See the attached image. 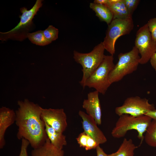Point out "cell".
<instances>
[{
	"label": "cell",
	"mask_w": 156,
	"mask_h": 156,
	"mask_svg": "<svg viewBox=\"0 0 156 156\" xmlns=\"http://www.w3.org/2000/svg\"><path fill=\"white\" fill-rule=\"evenodd\" d=\"M42 119L55 131L63 133L67 127V116L63 109L42 108Z\"/></svg>",
	"instance_id": "30bf717a"
},
{
	"label": "cell",
	"mask_w": 156,
	"mask_h": 156,
	"mask_svg": "<svg viewBox=\"0 0 156 156\" xmlns=\"http://www.w3.org/2000/svg\"><path fill=\"white\" fill-rule=\"evenodd\" d=\"M44 123L45 131L51 144L58 149L62 150L63 146L67 145L66 136Z\"/></svg>",
	"instance_id": "2e32d148"
},
{
	"label": "cell",
	"mask_w": 156,
	"mask_h": 156,
	"mask_svg": "<svg viewBox=\"0 0 156 156\" xmlns=\"http://www.w3.org/2000/svg\"><path fill=\"white\" fill-rule=\"evenodd\" d=\"M79 115L82 119L84 131L89 135L100 145L105 143L107 139L101 130L98 127L94 119L83 111L80 110Z\"/></svg>",
	"instance_id": "8fae6325"
},
{
	"label": "cell",
	"mask_w": 156,
	"mask_h": 156,
	"mask_svg": "<svg viewBox=\"0 0 156 156\" xmlns=\"http://www.w3.org/2000/svg\"><path fill=\"white\" fill-rule=\"evenodd\" d=\"M109 0H95L94 3L97 4L105 5L108 2Z\"/></svg>",
	"instance_id": "f1b7e54d"
},
{
	"label": "cell",
	"mask_w": 156,
	"mask_h": 156,
	"mask_svg": "<svg viewBox=\"0 0 156 156\" xmlns=\"http://www.w3.org/2000/svg\"><path fill=\"white\" fill-rule=\"evenodd\" d=\"M134 27L132 17L113 19L108 25L105 36L102 42L105 49L110 55H113L115 52V44L117 40L121 36L129 34Z\"/></svg>",
	"instance_id": "52a82bcc"
},
{
	"label": "cell",
	"mask_w": 156,
	"mask_h": 156,
	"mask_svg": "<svg viewBox=\"0 0 156 156\" xmlns=\"http://www.w3.org/2000/svg\"><path fill=\"white\" fill-rule=\"evenodd\" d=\"M15 122L18 126L17 137L28 140L34 149L42 146L48 138L44 122L41 117L42 107L27 99L18 101Z\"/></svg>",
	"instance_id": "6da1fadb"
},
{
	"label": "cell",
	"mask_w": 156,
	"mask_h": 156,
	"mask_svg": "<svg viewBox=\"0 0 156 156\" xmlns=\"http://www.w3.org/2000/svg\"><path fill=\"white\" fill-rule=\"evenodd\" d=\"M144 139L149 146L156 147V120L152 119L147 127Z\"/></svg>",
	"instance_id": "ffe728a7"
},
{
	"label": "cell",
	"mask_w": 156,
	"mask_h": 156,
	"mask_svg": "<svg viewBox=\"0 0 156 156\" xmlns=\"http://www.w3.org/2000/svg\"><path fill=\"white\" fill-rule=\"evenodd\" d=\"M31 156H64V152L56 148L51 143L48 138L40 147L34 149L31 152Z\"/></svg>",
	"instance_id": "9a60e30c"
},
{
	"label": "cell",
	"mask_w": 156,
	"mask_h": 156,
	"mask_svg": "<svg viewBox=\"0 0 156 156\" xmlns=\"http://www.w3.org/2000/svg\"><path fill=\"white\" fill-rule=\"evenodd\" d=\"M99 94L96 90L89 93L87 99L83 101L82 107L86 114L92 117L97 125H100L101 124L102 112Z\"/></svg>",
	"instance_id": "7c38bea8"
},
{
	"label": "cell",
	"mask_w": 156,
	"mask_h": 156,
	"mask_svg": "<svg viewBox=\"0 0 156 156\" xmlns=\"http://www.w3.org/2000/svg\"><path fill=\"white\" fill-rule=\"evenodd\" d=\"M145 115L149 116L152 119L156 120V109L149 111Z\"/></svg>",
	"instance_id": "83f0119b"
},
{
	"label": "cell",
	"mask_w": 156,
	"mask_h": 156,
	"mask_svg": "<svg viewBox=\"0 0 156 156\" xmlns=\"http://www.w3.org/2000/svg\"><path fill=\"white\" fill-rule=\"evenodd\" d=\"M147 24L153 39L156 42V17L150 19Z\"/></svg>",
	"instance_id": "cb8c5ba5"
},
{
	"label": "cell",
	"mask_w": 156,
	"mask_h": 156,
	"mask_svg": "<svg viewBox=\"0 0 156 156\" xmlns=\"http://www.w3.org/2000/svg\"><path fill=\"white\" fill-rule=\"evenodd\" d=\"M137 147L132 139L125 138L117 151L108 156H134V151Z\"/></svg>",
	"instance_id": "ac0fdd59"
},
{
	"label": "cell",
	"mask_w": 156,
	"mask_h": 156,
	"mask_svg": "<svg viewBox=\"0 0 156 156\" xmlns=\"http://www.w3.org/2000/svg\"><path fill=\"white\" fill-rule=\"evenodd\" d=\"M16 114L12 109L5 107L0 109V148L5 145L4 139L5 132L10 126L15 122Z\"/></svg>",
	"instance_id": "4fadbf2b"
},
{
	"label": "cell",
	"mask_w": 156,
	"mask_h": 156,
	"mask_svg": "<svg viewBox=\"0 0 156 156\" xmlns=\"http://www.w3.org/2000/svg\"><path fill=\"white\" fill-rule=\"evenodd\" d=\"M134 46L138 51L141 64H145L150 61L156 51V42L153 39L147 23L137 31Z\"/></svg>",
	"instance_id": "ba28073f"
},
{
	"label": "cell",
	"mask_w": 156,
	"mask_h": 156,
	"mask_svg": "<svg viewBox=\"0 0 156 156\" xmlns=\"http://www.w3.org/2000/svg\"><path fill=\"white\" fill-rule=\"evenodd\" d=\"M150 117L144 115L138 116L128 114L120 116L111 132L112 137L120 138L124 137L128 131L135 130L138 133V137L141 140L140 145L144 139L143 134L152 120Z\"/></svg>",
	"instance_id": "7a4b0ae2"
},
{
	"label": "cell",
	"mask_w": 156,
	"mask_h": 156,
	"mask_svg": "<svg viewBox=\"0 0 156 156\" xmlns=\"http://www.w3.org/2000/svg\"><path fill=\"white\" fill-rule=\"evenodd\" d=\"M27 38L32 43L39 46L46 45L51 42L46 39L44 36L43 31L41 30L31 33H28Z\"/></svg>",
	"instance_id": "44dd1931"
},
{
	"label": "cell",
	"mask_w": 156,
	"mask_h": 156,
	"mask_svg": "<svg viewBox=\"0 0 156 156\" xmlns=\"http://www.w3.org/2000/svg\"><path fill=\"white\" fill-rule=\"evenodd\" d=\"M102 42L96 46L90 52L87 53L73 51V57L75 61L81 66L83 73L80 85L84 88L87 79L97 68L103 60L105 50Z\"/></svg>",
	"instance_id": "277c9868"
},
{
	"label": "cell",
	"mask_w": 156,
	"mask_h": 156,
	"mask_svg": "<svg viewBox=\"0 0 156 156\" xmlns=\"http://www.w3.org/2000/svg\"><path fill=\"white\" fill-rule=\"evenodd\" d=\"M80 147L86 150L95 149L99 145L96 141L84 131L79 134L76 138Z\"/></svg>",
	"instance_id": "d6986e66"
},
{
	"label": "cell",
	"mask_w": 156,
	"mask_h": 156,
	"mask_svg": "<svg viewBox=\"0 0 156 156\" xmlns=\"http://www.w3.org/2000/svg\"><path fill=\"white\" fill-rule=\"evenodd\" d=\"M96 156H108L103 151V149L101 148L99 145H98L96 148Z\"/></svg>",
	"instance_id": "4316f807"
},
{
	"label": "cell",
	"mask_w": 156,
	"mask_h": 156,
	"mask_svg": "<svg viewBox=\"0 0 156 156\" xmlns=\"http://www.w3.org/2000/svg\"><path fill=\"white\" fill-rule=\"evenodd\" d=\"M43 32L46 39L51 42L58 38V29L52 25H49Z\"/></svg>",
	"instance_id": "7402d4cb"
},
{
	"label": "cell",
	"mask_w": 156,
	"mask_h": 156,
	"mask_svg": "<svg viewBox=\"0 0 156 156\" xmlns=\"http://www.w3.org/2000/svg\"><path fill=\"white\" fill-rule=\"evenodd\" d=\"M30 143L27 140L22 139L21 151L18 156H28L27 148Z\"/></svg>",
	"instance_id": "d4e9b609"
},
{
	"label": "cell",
	"mask_w": 156,
	"mask_h": 156,
	"mask_svg": "<svg viewBox=\"0 0 156 156\" xmlns=\"http://www.w3.org/2000/svg\"><path fill=\"white\" fill-rule=\"evenodd\" d=\"M105 5L112 12L113 16V19L132 17V15L127 10L123 0H109L108 3Z\"/></svg>",
	"instance_id": "5bb4252c"
},
{
	"label": "cell",
	"mask_w": 156,
	"mask_h": 156,
	"mask_svg": "<svg viewBox=\"0 0 156 156\" xmlns=\"http://www.w3.org/2000/svg\"><path fill=\"white\" fill-rule=\"evenodd\" d=\"M118 58V61L109 74L111 84L136 70L140 64V56L137 49L134 46L130 51L119 53Z\"/></svg>",
	"instance_id": "5b68a950"
},
{
	"label": "cell",
	"mask_w": 156,
	"mask_h": 156,
	"mask_svg": "<svg viewBox=\"0 0 156 156\" xmlns=\"http://www.w3.org/2000/svg\"><path fill=\"white\" fill-rule=\"evenodd\" d=\"M155 109L154 105L149 103L148 99L135 96L125 99L122 105L115 108V112L119 116L128 114L138 116L145 115L149 111Z\"/></svg>",
	"instance_id": "9c48e42d"
},
{
	"label": "cell",
	"mask_w": 156,
	"mask_h": 156,
	"mask_svg": "<svg viewBox=\"0 0 156 156\" xmlns=\"http://www.w3.org/2000/svg\"><path fill=\"white\" fill-rule=\"evenodd\" d=\"M123 1L127 10L132 15L140 1L139 0H123Z\"/></svg>",
	"instance_id": "603a6c76"
},
{
	"label": "cell",
	"mask_w": 156,
	"mask_h": 156,
	"mask_svg": "<svg viewBox=\"0 0 156 156\" xmlns=\"http://www.w3.org/2000/svg\"><path fill=\"white\" fill-rule=\"evenodd\" d=\"M89 6L101 21L105 22L109 25L113 20V16L112 12L105 5L91 3Z\"/></svg>",
	"instance_id": "e0dca14e"
},
{
	"label": "cell",
	"mask_w": 156,
	"mask_h": 156,
	"mask_svg": "<svg viewBox=\"0 0 156 156\" xmlns=\"http://www.w3.org/2000/svg\"><path fill=\"white\" fill-rule=\"evenodd\" d=\"M149 61L152 67L156 71V51L153 54Z\"/></svg>",
	"instance_id": "484cf974"
},
{
	"label": "cell",
	"mask_w": 156,
	"mask_h": 156,
	"mask_svg": "<svg viewBox=\"0 0 156 156\" xmlns=\"http://www.w3.org/2000/svg\"><path fill=\"white\" fill-rule=\"evenodd\" d=\"M43 1L37 0L35 4L29 10L25 7L20 9L22 13L19 16L20 21L17 25L10 31L0 32V39L2 41L9 39L22 41L27 38V35L33 25V18L39 9L42 6Z\"/></svg>",
	"instance_id": "3957f363"
},
{
	"label": "cell",
	"mask_w": 156,
	"mask_h": 156,
	"mask_svg": "<svg viewBox=\"0 0 156 156\" xmlns=\"http://www.w3.org/2000/svg\"><path fill=\"white\" fill-rule=\"evenodd\" d=\"M113 55H105L101 64L87 80L85 87L94 88L99 93L104 95L111 85L109 75L115 64Z\"/></svg>",
	"instance_id": "8992f818"
}]
</instances>
